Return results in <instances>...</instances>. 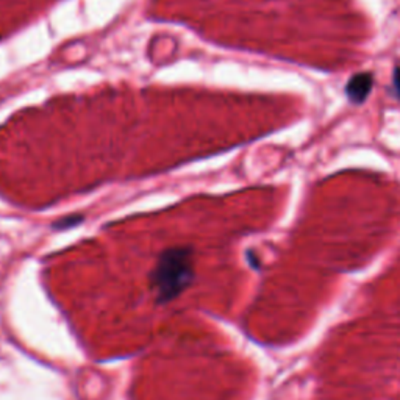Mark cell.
I'll use <instances>...</instances> for the list:
<instances>
[{"mask_svg": "<svg viewBox=\"0 0 400 400\" xmlns=\"http://www.w3.org/2000/svg\"><path fill=\"white\" fill-rule=\"evenodd\" d=\"M194 279L193 252L171 249L159 256L152 275V289L158 302H169L177 297Z\"/></svg>", "mask_w": 400, "mask_h": 400, "instance_id": "cell-1", "label": "cell"}, {"mask_svg": "<svg viewBox=\"0 0 400 400\" xmlns=\"http://www.w3.org/2000/svg\"><path fill=\"white\" fill-rule=\"evenodd\" d=\"M374 86V77L369 72H360L349 80L346 86L347 98L355 105H361L366 101Z\"/></svg>", "mask_w": 400, "mask_h": 400, "instance_id": "cell-2", "label": "cell"}, {"mask_svg": "<svg viewBox=\"0 0 400 400\" xmlns=\"http://www.w3.org/2000/svg\"><path fill=\"white\" fill-rule=\"evenodd\" d=\"M80 220H83V218H80V216L64 218L63 223H58V224H55V227H57V229H64V227H71V225H73V224L80 223Z\"/></svg>", "mask_w": 400, "mask_h": 400, "instance_id": "cell-3", "label": "cell"}, {"mask_svg": "<svg viewBox=\"0 0 400 400\" xmlns=\"http://www.w3.org/2000/svg\"><path fill=\"white\" fill-rule=\"evenodd\" d=\"M392 83H394V89H396V94L400 98V67H396V69H394Z\"/></svg>", "mask_w": 400, "mask_h": 400, "instance_id": "cell-4", "label": "cell"}]
</instances>
